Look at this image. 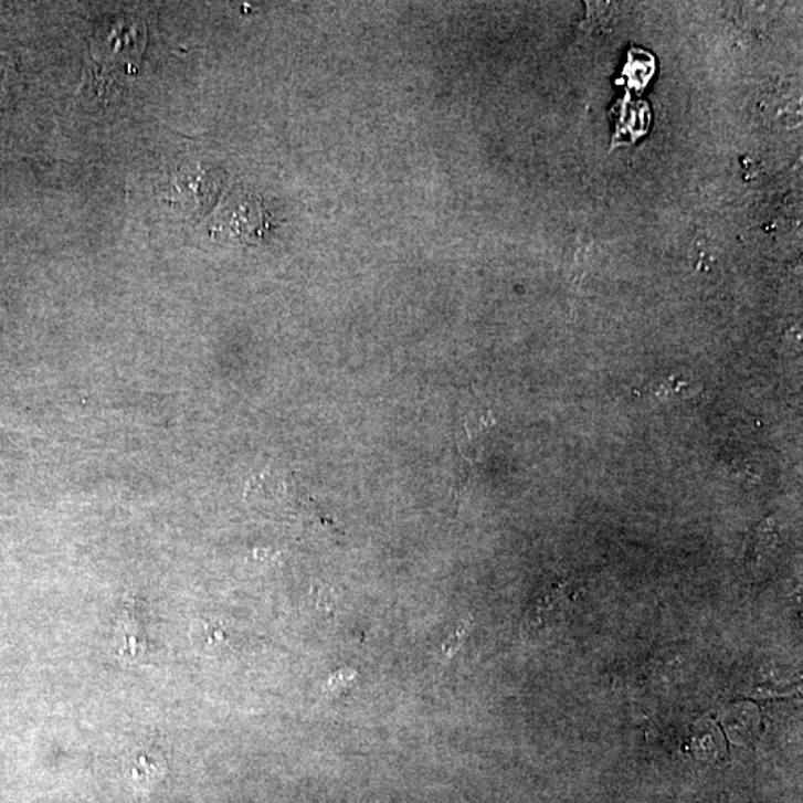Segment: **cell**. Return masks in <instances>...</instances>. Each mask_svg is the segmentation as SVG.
<instances>
[{
    "instance_id": "cell-2",
    "label": "cell",
    "mask_w": 803,
    "mask_h": 803,
    "mask_svg": "<svg viewBox=\"0 0 803 803\" xmlns=\"http://www.w3.org/2000/svg\"><path fill=\"white\" fill-rule=\"evenodd\" d=\"M682 392H685L687 394H693V384H689V382L685 381H677L676 384L672 385L669 382L665 381L663 385H661L658 390V397H669L672 393L680 394Z\"/></svg>"
},
{
    "instance_id": "cell-1",
    "label": "cell",
    "mask_w": 803,
    "mask_h": 803,
    "mask_svg": "<svg viewBox=\"0 0 803 803\" xmlns=\"http://www.w3.org/2000/svg\"><path fill=\"white\" fill-rule=\"evenodd\" d=\"M469 622H462V624L450 634V637L445 640L441 647L442 658L445 661L453 658L455 652L461 648L463 640H465L467 633H469Z\"/></svg>"
}]
</instances>
